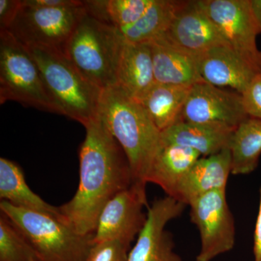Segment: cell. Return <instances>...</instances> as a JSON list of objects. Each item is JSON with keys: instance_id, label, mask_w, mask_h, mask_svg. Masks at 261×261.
Returning a JSON list of instances; mask_svg holds the SVG:
<instances>
[{"instance_id": "obj_1", "label": "cell", "mask_w": 261, "mask_h": 261, "mask_svg": "<svg viewBox=\"0 0 261 261\" xmlns=\"http://www.w3.org/2000/svg\"><path fill=\"white\" fill-rule=\"evenodd\" d=\"M80 149V184L73 198L60 207L63 222L83 236L93 235L106 204L133 184L124 151L100 116L86 126Z\"/></svg>"}, {"instance_id": "obj_2", "label": "cell", "mask_w": 261, "mask_h": 261, "mask_svg": "<svg viewBox=\"0 0 261 261\" xmlns=\"http://www.w3.org/2000/svg\"><path fill=\"white\" fill-rule=\"evenodd\" d=\"M99 115L126 154L133 184L146 187L161 132L142 104L118 85L102 89Z\"/></svg>"}, {"instance_id": "obj_3", "label": "cell", "mask_w": 261, "mask_h": 261, "mask_svg": "<svg viewBox=\"0 0 261 261\" xmlns=\"http://www.w3.org/2000/svg\"><path fill=\"white\" fill-rule=\"evenodd\" d=\"M28 48L62 115L88 126L99 116L102 89L87 80L63 51L46 47Z\"/></svg>"}, {"instance_id": "obj_4", "label": "cell", "mask_w": 261, "mask_h": 261, "mask_svg": "<svg viewBox=\"0 0 261 261\" xmlns=\"http://www.w3.org/2000/svg\"><path fill=\"white\" fill-rule=\"evenodd\" d=\"M125 39L119 29L85 13L64 53L89 82L101 89L117 85V70Z\"/></svg>"}, {"instance_id": "obj_5", "label": "cell", "mask_w": 261, "mask_h": 261, "mask_svg": "<svg viewBox=\"0 0 261 261\" xmlns=\"http://www.w3.org/2000/svg\"><path fill=\"white\" fill-rule=\"evenodd\" d=\"M6 216L32 247L37 261H85L92 236H83L48 215L0 202Z\"/></svg>"}, {"instance_id": "obj_6", "label": "cell", "mask_w": 261, "mask_h": 261, "mask_svg": "<svg viewBox=\"0 0 261 261\" xmlns=\"http://www.w3.org/2000/svg\"><path fill=\"white\" fill-rule=\"evenodd\" d=\"M8 100L62 115L29 48L9 31H3L0 32V103Z\"/></svg>"}, {"instance_id": "obj_7", "label": "cell", "mask_w": 261, "mask_h": 261, "mask_svg": "<svg viewBox=\"0 0 261 261\" xmlns=\"http://www.w3.org/2000/svg\"><path fill=\"white\" fill-rule=\"evenodd\" d=\"M87 13L83 6L38 8L22 1L9 32L27 47L56 48L64 53L65 45L81 19Z\"/></svg>"}, {"instance_id": "obj_8", "label": "cell", "mask_w": 261, "mask_h": 261, "mask_svg": "<svg viewBox=\"0 0 261 261\" xmlns=\"http://www.w3.org/2000/svg\"><path fill=\"white\" fill-rule=\"evenodd\" d=\"M189 206L191 221L200 233V250L196 261H211L231 251L235 245L236 228L226 190L205 194Z\"/></svg>"}, {"instance_id": "obj_9", "label": "cell", "mask_w": 261, "mask_h": 261, "mask_svg": "<svg viewBox=\"0 0 261 261\" xmlns=\"http://www.w3.org/2000/svg\"><path fill=\"white\" fill-rule=\"evenodd\" d=\"M229 47L261 70V51L256 44L258 28L250 0H198Z\"/></svg>"}, {"instance_id": "obj_10", "label": "cell", "mask_w": 261, "mask_h": 261, "mask_svg": "<svg viewBox=\"0 0 261 261\" xmlns=\"http://www.w3.org/2000/svg\"><path fill=\"white\" fill-rule=\"evenodd\" d=\"M146 187L132 184L106 204L98 219L92 244L118 240L129 245L146 224Z\"/></svg>"}, {"instance_id": "obj_11", "label": "cell", "mask_w": 261, "mask_h": 261, "mask_svg": "<svg viewBox=\"0 0 261 261\" xmlns=\"http://www.w3.org/2000/svg\"><path fill=\"white\" fill-rule=\"evenodd\" d=\"M243 95L205 82L192 86L181 113V121L236 129L248 118Z\"/></svg>"}, {"instance_id": "obj_12", "label": "cell", "mask_w": 261, "mask_h": 261, "mask_svg": "<svg viewBox=\"0 0 261 261\" xmlns=\"http://www.w3.org/2000/svg\"><path fill=\"white\" fill-rule=\"evenodd\" d=\"M186 206L169 196L154 200L149 207L145 226L128 252V261H183L175 252L172 236L165 228L181 216Z\"/></svg>"}, {"instance_id": "obj_13", "label": "cell", "mask_w": 261, "mask_h": 261, "mask_svg": "<svg viewBox=\"0 0 261 261\" xmlns=\"http://www.w3.org/2000/svg\"><path fill=\"white\" fill-rule=\"evenodd\" d=\"M177 47L199 57L211 48L228 45L216 24L196 1H184L163 36Z\"/></svg>"}, {"instance_id": "obj_14", "label": "cell", "mask_w": 261, "mask_h": 261, "mask_svg": "<svg viewBox=\"0 0 261 261\" xmlns=\"http://www.w3.org/2000/svg\"><path fill=\"white\" fill-rule=\"evenodd\" d=\"M202 80L220 88L243 94L261 70L233 50L229 46L211 48L198 58Z\"/></svg>"}, {"instance_id": "obj_15", "label": "cell", "mask_w": 261, "mask_h": 261, "mask_svg": "<svg viewBox=\"0 0 261 261\" xmlns=\"http://www.w3.org/2000/svg\"><path fill=\"white\" fill-rule=\"evenodd\" d=\"M149 44L156 83L192 87L205 82L199 70V57L177 47L163 37Z\"/></svg>"}, {"instance_id": "obj_16", "label": "cell", "mask_w": 261, "mask_h": 261, "mask_svg": "<svg viewBox=\"0 0 261 261\" xmlns=\"http://www.w3.org/2000/svg\"><path fill=\"white\" fill-rule=\"evenodd\" d=\"M230 174L229 149L208 157H201L182 180L175 199L189 205L192 201L208 192L226 190Z\"/></svg>"}, {"instance_id": "obj_17", "label": "cell", "mask_w": 261, "mask_h": 261, "mask_svg": "<svg viewBox=\"0 0 261 261\" xmlns=\"http://www.w3.org/2000/svg\"><path fill=\"white\" fill-rule=\"evenodd\" d=\"M117 85L140 102L155 84L152 51L149 43L125 40L118 70Z\"/></svg>"}, {"instance_id": "obj_18", "label": "cell", "mask_w": 261, "mask_h": 261, "mask_svg": "<svg viewBox=\"0 0 261 261\" xmlns=\"http://www.w3.org/2000/svg\"><path fill=\"white\" fill-rule=\"evenodd\" d=\"M201 158L197 151L188 147L160 141L147 183H153L175 199L180 184L194 164Z\"/></svg>"}, {"instance_id": "obj_19", "label": "cell", "mask_w": 261, "mask_h": 261, "mask_svg": "<svg viewBox=\"0 0 261 261\" xmlns=\"http://www.w3.org/2000/svg\"><path fill=\"white\" fill-rule=\"evenodd\" d=\"M235 129L226 127L179 121L161 133V140L197 151L208 157L228 148Z\"/></svg>"}, {"instance_id": "obj_20", "label": "cell", "mask_w": 261, "mask_h": 261, "mask_svg": "<svg viewBox=\"0 0 261 261\" xmlns=\"http://www.w3.org/2000/svg\"><path fill=\"white\" fill-rule=\"evenodd\" d=\"M0 198L12 205L48 215L63 221L58 207L34 193L25 181L23 170L10 160L0 159Z\"/></svg>"}, {"instance_id": "obj_21", "label": "cell", "mask_w": 261, "mask_h": 261, "mask_svg": "<svg viewBox=\"0 0 261 261\" xmlns=\"http://www.w3.org/2000/svg\"><path fill=\"white\" fill-rule=\"evenodd\" d=\"M192 87L155 83L140 101L160 132L181 121V113Z\"/></svg>"}, {"instance_id": "obj_22", "label": "cell", "mask_w": 261, "mask_h": 261, "mask_svg": "<svg viewBox=\"0 0 261 261\" xmlns=\"http://www.w3.org/2000/svg\"><path fill=\"white\" fill-rule=\"evenodd\" d=\"M183 3L177 0H154L137 21L118 29L126 42L135 44L152 42L167 32Z\"/></svg>"}, {"instance_id": "obj_23", "label": "cell", "mask_w": 261, "mask_h": 261, "mask_svg": "<svg viewBox=\"0 0 261 261\" xmlns=\"http://www.w3.org/2000/svg\"><path fill=\"white\" fill-rule=\"evenodd\" d=\"M231 174L247 175L258 166L261 155V119L249 116L233 132L228 146Z\"/></svg>"}, {"instance_id": "obj_24", "label": "cell", "mask_w": 261, "mask_h": 261, "mask_svg": "<svg viewBox=\"0 0 261 261\" xmlns=\"http://www.w3.org/2000/svg\"><path fill=\"white\" fill-rule=\"evenodd\" d=\"M154 0L84 1L87 13L117 28L135 23L148 10Z\"/></svg>"}, {"instance_id": "obj_25", "label": "cell", "mask_w": 261, "mask_h": 261, "mask_svg": "<svg viewBox=\"0 0 261 261\" xmlns=\"http://www.w3.org/2000/svg\"><path fill=\"white\" fill-rule=\"evenodd\" d=\"M33 257H35V254L23 235L6 216L2 214L0 261H31Z\"/></svg>"}, {"instance_id": "obj_26", "label": "cell", "mask_w": 261, "mask_h": 261, "mask_svg": "<svg viewBox=\"0 0 261 261\" xmlns=\"http://www.w3.org/2000/svg\"><path fill=\"white\" fill-rule=\"evenodd\" d=\"M129 247L118 240L94 243L85 261H128Z\"/></svg>"}, {"instance_id": "obj_27", "label": "cell", "mask_w": 261, "mask_h": 261, "mask_svg": "<svg viewBox=\"0 0 261 261\" xmlns=\"http://www.w3.org/2000/svg\"><path fill=\"white\" fill-rule=\"evenodd\" d=\"M242 95L248 116L261 119V73L252 80Z\"/></svg>"}, {"instance_id": "obj_28", "label": "cell", "mask_w": 261, "mask_h": 261, "mask_svg": "<svg viewBox=\"0 0 261 261\" xmlns=\"http://www.w3.org/2000/svg\"><path fill=\"white\" fill-rule=\"evenodd\" d=\"M21 7L20 0H0V32L9 30Z\"/></svg>"}, {"instance_id": "obj_29", "label": "cell", "mask_w": 261, "mask_h": 261, "mask_svg": "<svg viewBox=\"0 0 261 261\" xmlns=\"http://www.w3.org/2000/svg\"><path fill=\"white\" fill-rule=\"evenodd\" d=\"M25 5L38 8H62L83 6L84 1L78 0H23Z\"/></svg>"}, {"instance_id": "obj_30", "label": "cell", "mask_w": 261, "mask_h": 261, "mask_svg": "<svg viewBox=\"0 0 261 261\" xmlns=\"http://www.w3.org/2000/svg\"><path fill=\"white\" fill-rule=\"evenodd\" d=\"M259 192L260 200L253 234L254 261H261V187Z\"/></svg>"}, {"instance_id": "obj_31", "label": "cell", "mask_w": 261, "mask_h": 261, "mask_svg": "<svg viewBox=\"0 0 261 261\" xmlns=\"http://www.w3.org/2000/svg\"><path fill=\"white\" fill-rule=\"evenodd\" d=\"M251 9L254 18L258 28L259 32L261 34V0H250Z\"/></svg>"}, {"instance_id": "obj_32", "label": "cell", "mask_w": 261, "mask_h": 261, "mask_svg": "<svg viewBox=\"0 0 261 261\" xmlns=\"http://www.w3.org/2000/svg\"><path fill=\"white\" fill-rule=\"evenodd\" d=\"M31 261H37V260H36L35 257H33V258L32 259V260H31Z\"/></svg>"}]
</instances>
